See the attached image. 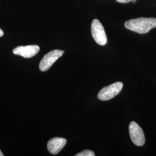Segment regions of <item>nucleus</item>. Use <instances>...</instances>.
Returning <instances> with one entry per match:
<instances>
[{"instance_id":"7","label":"nucleus","mask_w":156,"mask_h":156,"mask_svg":"<svg viewBox=\"0 0 156 156\" xmlns=\"http://www.w3.org/2000/svg\"><path fill=\"white\" fill-rule=\"evenodd\" d=\"M66 144V139L56 137L49 140L47 145V147L51 154H57L62 151Z\"/></svg>"},{"instance_id":"4","label":"nucleus","mask_w":156,"mask_h":156,"mask_svg":"<svg viewBox=\"0 0 156 156\" xmlns=\"http://www.w3.org/2000/svg\"><path fill=\"white\" fill-rule=\"evenodd\" d=\"M64 52L63 50H54L45 55L39 63L40 70L42 72L48 71L57 59L62 56Z\"/></svg>"},{"instance_id":"9","label":"nucleus","mask_w":156,"mask_h":156,"mask_svg":"<svg viewBox=\"0 0 156 156\" xmlns=\"http://www.w3.org/2000/svg\"><path fill=\"white\" fill-rule=\"evenodd\" d=\"M116 1L120 3H128L131 1L135 2L136 1V0H116Z\"/></svg>"},{"instance_id":"6","label":"nucleus","mask_w":156,"mask_h":156,"mask_svg":"<svg viewBox=\"0 0 156 156\" xmlns=\"http://www.w3.org/2000/svg\"><path fill=\"white\" fill-rule=\"evenodd\" d=\"M39 50L40 48L38 45L19 46L13 50V53L24 58H31L38 54Z\"/></svg>"},{"instance_id":"11","label":"nucleus","mask_w":156,"mask_h":156,"mask_svg":"<svg viewBox=\"0 0 156 156\" xmlns=\"http://www.w3.org/2000/svg\"><path fill=\"white\" fill-rule=\"evenodd\" d=\"M4 156V154H3V153L1 152V151L0 150V156Z\"/></svg>"},{"instance_id":"3","label":"nucleus","mask_w":156,"mask_h":156,"mask_svg":"<svg viewBox=\"0 0 156 156\" xmlns=\"http://www.w3.org/2000/svg\"><path fill=\"white\" fill-rule=\"evenodd\" d=\"M91 35L96 43L104 46L107 43V37L102 24L98 19H94L91 26Z\"/></svg>"},{"instance_id":"5","label":"nucleus","mask_w":156,"mask_h":156,"mask_svg":"<svg viewBox=\"0 0 156 156\" xmlns=\"http://www.w3.org/2000/svg\"><path fill=\"white\" fill-rule=\"evenodd\" d=\"M129 133L133 144L138 146L145 144V135L142 129L135 122H132L129 126Z\"/></svg>"},{"instance_id":"2","label":"nucleus","mask_w":156,"mask_h":156,"mask_svg":"<svg viewBox=\"0 0 156 156\" xmlns=\"http://www.w3.org/2000/svg\"><path fill=\"white\" fill-rule=\"evenodd\" d=\"M123 83L117 82L102 88L98 93V98L102 101H108L116 97L123 89Z\"/></svg>"},{"instance_id":"1","label":"nucleus","mask_w":156,"mask_h":156,"mask_svg":"<svg viewBox=\"0 0 156 156\" xmlns=\"http://www.w3.org/2000/svg\"><path fill=\"white\" fill-rule=\"evenodd\" d=\"M125 27L137 33H147L152 28L156 27V19L153 17H140L131 19L124 23Z\"/></svg>"},{"instance_id":"10","label":"nucleus","mask_w":156,"mask_h":156,"mask_svg":"<svg viewBox=\"0 0 156 156\" xmlns=\"http://www.w3.org/2000/svg\"><path fill=\"white\" fill-rule=\"evenodd\" d=\"M3 35H4V32H3V31L0 28V37H2V36H3Z\"/></svg>"},{"instance_id":"8","label":"nucleus","mask_w":156,"mask_h":156,"mask_svg":"<svg viewBox=\"0 0 156 156\" xmlns=\"http://www.w3.org/2000/svg\"><path fill=\"white\" fill-rule=\"evenodd\" d=\"M76 156H94V153L93 151L90 150H85L82 151L78 154H76Z\"/></svg>"}]
</instances>
